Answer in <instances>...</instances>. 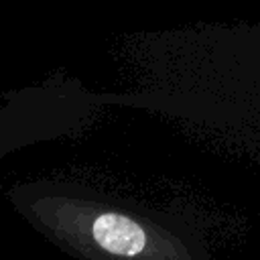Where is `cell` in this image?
<instances>
[{"instance_id": "obj_1", "label": "cell", "mask_w": 260, "mask_h": 260, "mask_svg": "<svg viewBox=\"0 0 260 260\" xmlns=\"http://www.w3.org/2000/svg\"><path fill=\"white\" fill-rule=\"evenodd\" d=\"M6 195L22 219L75 260H209L203 238L177 215L79 181L37 179Z\"/></svg>"}, {"instance_id": "obj_2", "label": "cell", "mask_w": 260, "mask_h": 260, "mask_svg": "<svg viewBox=\"0 0 260 260\" xmlns=\"http://www.w3.org/2000/svg\"><path fill=\"white\" fill-rule=\"evenodd\" d=\"M98 108L95 95L75 79H53L12 93L0 106V158L83 130Z\"/></svg>"}]
</instances>
